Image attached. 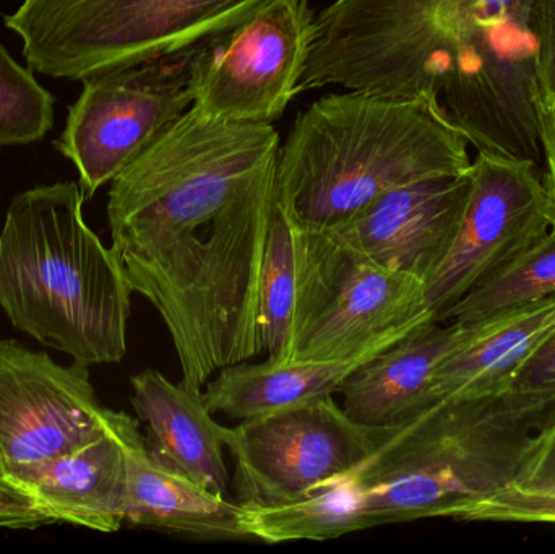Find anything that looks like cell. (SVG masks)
<instances>
[{"label":"cell","mask_w":555,"mask_h":554,"mask_svg":"<svg viewBox=\"0 0 555 554\" xmlns=\"http://www.w3.org/2000/svg\"><path fill=\"white\" fill-rule=\"evenodd\" d=\"M280 149L273 124L192 106L111 181V247L197 389L266 351L260 298Z\"/></svg>","instance_id":"6da1fadb"},{"label":"cell","mask_w":555,"mask_h":554,"mask_svg":"<svg viewBox=\"0 0 555 554\" xmlns=\"http://www.w3.org/2000/svg\"><path fill=\"white\" fill-rule=\"evenodd\" d=\"M555 394L508 387L443 399L382 428L354 467L299 503L243 506L249 539L326 542L390 524L450 517L515 484Z\"/></svg>","instance_id":"7a4b0ae2"},{"label":"cell","mask_w":555,"mask_h":554,"mask_svg":"<svg viewBox=\"0 0 555 554\" xmlns=\"http://www.w3.org/2000/svg\"><path fill=\"white\" fill-rule=\"evenodd\" d=\"M348 91L310 104L281 145L278 198L299 227L332 230L391 189L472 168L437 101Z\"/></svg>","instance_id":"3957f363"},{"label":"cell","mask_w":555,"mask_h":554,"mask_svg":"<svg viewBox=\"0 0 555 554\" xmlns=\"http://www.w3.org/2000/svg\"><path fill=\"white\" fill-rule=\"evenodd\" d=\"M83 202L72 181L13 198L0 231V309L75 363H120L132 286L113 247L85 223Z\"/></svg>","instance_id":"277c9868"},{"label":"cell","mask_w":555,"mask_h":554,"mask_svg":"<svg viewBox=\"0 0 555 554\" xmlns=\"http://www.w3.org/2000/svg\"><path fill=\"white\" fill-rule=\"evenodd\" d=\"M272 0H25L5 16L33 70L68 80L188 51Z\"/></svg>","instance_id":"5b68a950"},{"label":"cell","mask_w":555,"mask_h":554,"mask_svg":"<svg viewBox=\"0 0 555 554\" xmlns=\"http://www.w3.org/2000/svg\"><path fill=\"white\" fill-rule=\"evenodd\" d=\"M534 18L537 0H455L440 107L478 152L540 159Z\"/></svg>","instance_id":"8992f818"},{"label":"cell","mask_w":555,"mask_h":554,"mask_svg":"<svg viewBox=\"0 0 555 554\" xmlns=\"http://www.w3.org/2000/svg\"><path fill=\"white\" fill-rule=\"evenodd\" d=\"M294 224L297 289L289 360L372 357L436 319L423 280L372 262L328 231Z\"/></svg>","instance_id":"52a82bcc"},{"label":"cell","mask_w":555,"mask_h":554,"mask_svg":"<svg viewBox=\"0 0 555 554\" xmlns=\"http://www.w3.org/2000/svg\"><path fill=\"white\" fill-rule=\"evenodd\" d=\"M455 0H335L315 15L299 93L323 87L440 106Z\"/></svg>","instance_id":"ba28073f"},{"label":"cell","mask_w":555,"mask_h":554,"mask_svg":"<svg viewBox=\"0 0 555 554\" xmlns=\"http://www.w3.org/2000/svg\"><path fill=\"white\" fill-rule=\"evenodd\" d=\"M195 48L81 80L83 91L55 146L78 169L85 198L113 181L191 109Z\"/></svg>","instance_id":"9c48e42d"},{"label":"cell","mask_w":555,"mask_h":554,"mask_svg":"<svg viewBox=\"0 0 555 554\" xmlns=\"http://www.w3.org/2000/svg\"><path fill=\"white\" fill-rule=\"evenodd\" d=\"M309 0H272L195 48V109L215 119L273 124L299 94L312 46Z\"/></svg>","instance_id":"30bf717a"},{"label":"cell","mask_w":555,"mask_h":554,"mask_svg":"<svg viewBox=\"0 0 555 554\" xmlns=\"http://www.w3.org/2000/svg\"><path fill=\"white\" fill-rule=\"evenodd\" d=\"M382 428L346 415L333 396L270 415L241 420L227 449L243 506L299 503L362 461Z\"/></svg>","instance_id":"8fae6325"},{"label":"cell","mask_w":555,"mask_h":554,"mask_svg":"<svg viewBox=\"0 0 555 554\" xmlns=\"http://www.w3.org/2000/svg\"><path fill=\"white\" fill-rule=\"evenodd\" d=\"M469 178L472 189L455 241L426 283L427 305L436 319L554 227L553 201L538 163L478 152Z\"/></svg>","instance_id":"7c38bea8"},{"label":"cell","mask_w":555,"mask_h":554,"mask_svg":"<svg viewBox=\"0 0 555 554\" xmlns=\"http://www.w3.org/2000/svg\"><path fill=\"white\" fill-rule=\"evenodd\" d=\"M113 412L98 400L90 366L0 340V480L93 441Z\"/></svg>","instance_id":"4fadbf2b"},{"label":"cell","mask_w":555,"mask_h":554,"mask_svg":"<svg viewBox=\"0 0 555 554\" xmlns=\"http://www.w3.org/2000/svg\"><path fill=\"white\" fill-rule=\"evenodd\" d=\"M469 189V171L401 185L326 231L372 262L427 283L455 241Z\"/></svg>","instance_id":"5bb4252c"},{"label":"cell","mask_w":555,"mask_h":554,"mask_svg":"<svg viewBox=\"0 0 555 554\" xmlns=\"http://www.w3.org/2000/svg\"><path fill=\"white\" fill-rule=\"evenodd\" d=\"M139 423L114 410L103 435L68 454L20 468L9 481L35 498L55 524L119 532L127 510V436Z\"/></svg>","instance_id":"9a60e30c"},{"label":"cell","mask_w":555,"mask_h":554,"mask_svg":"<svg viewBox=\"0 0 555 554\" xmlns=\"http://www.w3.org/2000/svg\"><path fill=\"white\" fill-rule=\"evenodd\" d=\"M459 322H426L362 364L339 387L343 410L359 425L388 428L439 403L437 368L465 335Z\"/></svg>","instance_id":"2e32d148"},{"label":"cell","mask_w":555,"mask_h":554,"mask_svg":"<svg viewBox=\"0 0 555 554\" xmlns=\"http://www.w3.org/2000/svg\"><path fill=\"white\" fill-rule=\"evenodd\" d=\"M132 403L146 428L150 454L176 474L228 497L227 451L230 428L214 418L204 390L181 379L172 383L156 370L130 377Z\"/></svg>","instance_id":"e0dca14e"},{"label":"cell","mask_w":555,"mask_h":554,"mask_svg":"<svg viewBox=\"0 0 555 554\" xmlns=\"http://www.w3.org/2000/svg\"><path fill=\"white\" fill-rule=\"evenodd\" d=\"M127 452L126 523L202 540H247L243 504L214 493L156 461L140 423L130 429Z\"/></svg>","instance_id":"ac0fdd59"},{"label":"cell","mask_w":555,"mask_h":554,"mask_svg":"<svg viewBox=\"0 0 555 554\" xmlns=\"http://www.w3.org/2000/svg\"><path fill=\"white\" fill-rule=\"evenodd\" d=\"M466 325L436 373L440 399L508 389L515 373L555 332V295Z\"/></svg>","instance_id":"d6986e66"},{"label":"cell","mask_w":555,"mask_h":554,"mask_svg":"<svg viewBox=\"0 0 555 554\" xmlns=\"http://www.w3.org/2000/svg\"><path fill=\"white\" fill-rule=\"evenodd\" d=\"M372 357L351 361L289 360L236 363L221 368L205 384L210 412L247 420L304 405L338 394L339 387Z\"/></svg>","instance_id":"ffe728a7"},{"label":"cell","mask_w":555,"mask_h":554,"mask_svg":"<svg viewBox=\"0 0 555 554\" xmlns=\"http://www.w3.org/2000/svg\"><path fill=\"white\" fill-rule=\"evenodd\" d=\"M554 295L555 230H551L540 243L505 267L494 279L450 306L437 321L473 324Z\"/></svg>","instance_id":"44dd1931"},{"label":"cell","mask_w":555,"mask_h":554,"mask_svg":"<svg viewBox=\"0 0 555 554\" xmlns=\"http://www.w3.org/2000/svg\"><path fill=\"white\" fill-rule=\"evenodd\" d=\"M297 289L296 224L276 198L260 298V328L269 360H289Z\"/></svg>","instance_id":"7402d4cb"},{"label":"cell","mask_w":555,"mask_h":554,"mask_svg":"<svg viewBox=\"0 0 555 554\" xmlns=\"http://www.w3.org/2000/svg\"><path fill=\"white\" fill-rule=\"evenodd\" d=\"M54 126V98L0 42V145L44 139Z\"/></svg>","instance_id":"603a6c76"},{"label":"cell","mask_w":555,"mask_h":554,"mask_svg":"<svg viewBox=\"0 0 555 554\" xmlns=\"http://www.w3.org/2000/svg\"><path fill=\"white\" fill-rule=\"evenodd\" d=\"M456 520L555 524V490H538L512 484L466 507Z\"/></svg>","instance_id":"cb8c5ba5"},{"label":"cell","mask_w":555,"mask_h":554,"mask_svg":"<svg viewBox=\"0 0 555 554\" xmlns=\"http://www.w3.org/2000/svg\"><path fill=\"white\" fill-rule=\"evenodd\" d=\"M54 524L35 498L10 481L0 480V529L38 530Z\"/></svg>","instance_id":"d4e9b609"},{"label":"cell","mask_w":555,"mask_h":554,"mask_svg":"<svg viewBox=\"0 0 555 554\" xmlns=\"http://www.w3.org/2000/svg\"><path fill=\"white\" fill-rule=\"evenodd\" d=\"M515 485L555 490V412L534 438Z\"/></svg>","instance_id":"484cf974"},{"label":"cell","mask_w":555,"mask_h":554,"mask_svg":"<svg viewBox=\"0 0 555 554\" xmlns=\"http://www.w3.org/2000/svg\"><path fill=\"white\" fill-rule=\"evenodd\" d=\"M534 23L538 36V81L541 103L555 100V0H537Z\"/></svg>","instance_id":"4316f807"},{"label":"cell","mask_w":555,"mask_h":554,"mask_svg":"<svg viewBox=\"0 0 555 554\" xmlns=\"http://www.w3.org/2000/svg\"><path fill=\"white\" fill-rule=\"evenodd\" d=\"M515 389L555 392V332L525 361L512 379Z\"/></svg>","instance_id":"83f0119b"},{"label":"cell","mask_w":555,"mask_h":554,"mask_svg":"<svg viewBox=\"0 0 555 554\" xmlns=\"http://www.w3.org/2000/svg\"><path fill=\"white\" fill-rule=\"evenodd\" d=\"M538 116H540V143L547 165L546 185L553 201V230H555V100L541 101L538 104Z\"/></svg>","instance_id":"f1b7e54d"}]
</instances>
